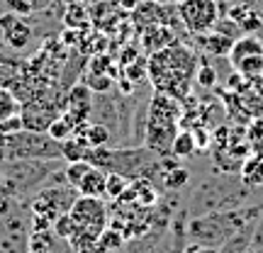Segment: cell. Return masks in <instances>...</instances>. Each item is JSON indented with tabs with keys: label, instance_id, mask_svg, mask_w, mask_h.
Instances as JSON below:
<instances>
[{
	"label": "cell",
	"instance_id": "obj_1",
	"mask_svg": "<svg viewBox=\"0 0 263 253\" xmlns=\"http://www.w3.org/2000/svg\"><path fill=\"white\" fill-rule=\"evenodd\" d=\"M151 85L156 88V93H166L176 100L188 98L190 85L195 81L197 73V59L193 51L183 44H173L168 49H161L156 54H151L146 64Z\"/></svg>",
	"mask_w": 263,
	"mask_h": 253
},
{
	"label": "cell",
	"instance_id": "obj_2",
	"mask_svg": "<svg viewBox=\"0 0 263 253\" xmlns=\"http://www.w3.org/2000/svg\"><path fill=\"white\" fill-rule=\"evenodd\" d=\"M68 215L73 222V229L66 239L71 244V248L76 253H98L95 244H98L100 234L107 229V222H110L105 200L78 195L71 209H68Z\"/></svg>",
	"mask_w": 263,
	"mask_h": 253
},
{
	"label": "cell",
	"instance_id": "obj_3",
	"mask_svg": "<svg viewBox=\"0 0 263 253\" xmlns=\"http://www.w3.org/2000/svg\"><path fill=\"white\" fill-rule=\"evenodd\" d=\"M251 212H215V215H195V219L190 222L188 234L197 246L205 248H217L222 246L232 234H236L239 229H244L249 224Z\"/></svg>",
	"mask_w": 263,
	"mask_h": 253
},
{
	"label": "cell",
	"instance_id": "obj_4",
	"mask_svg": "<svg viewBox=\"0 0 263 253\" xmlns=\"http://www.w3.org/2000/svg\"><path fill=\"white\" fill-rule=\"evenodd\" d=\"M154 151L149 146H137V149H117L110 151L107 146L100 149H90L88 151V159L93 166L107 170V173H122L124 178H141L146 168L154 163Z\"/></svg>",
	"mask_w": 263,
	"mask_h": 253
},
{
	"label": "cell",
	"instance_id": "obj_5",
	"mask_svg": "<svg viewBox=\"0 0 263 253\" xmlns=\"http://www.w3.org/2000/svg\"><path fill=\"white\" fill-rule=\"evenodd\" d=\"M64 159L61 144L49 131L17 129L5 137V161H59Z\"/></svg>",
	"mask_w": 263,
	"mask_h": 253
},
{
	"label": "cell",
	"instance_id": "obj_6",
	"mask_svg": "<svg viewBox=\"0 0 263 253\" xmlns=\"http://www.w3.org/2000/svg\"><path fill=\"white\" fill-rule=\"evenodd\" d=\"M178 17L190 34H205L217 25L219 10L215 0H180Z\"/></svg>",
	"mask_w": 263,
	"mask_h": 253
},
{
	"label": "cell",
	"instance_id": "obj_7",
	"mask_svg": "<svg viewBox=\"0 0 263 253\" xmlns=\"http://www.w3.org/2000/svg\"><path fill=\"white\" fill-rule=\"evenodd\" d=\"M76 192L78 190L71 188L68 183H66V188H47L42 190L37 197H34V202H32V209H34V217L39 219H47L49 224H54V219L59 215H64L71 209V205L76 202Z\"/></svg>",
	"mask_w": 263,
	"mask_h": 253
},
{
	"label": "cell",
	"instance_id": "obj_8",
	"mask_svg": "<svg viewBox=\"0 0 263 253\" xmlns=\"http://www.w3.org/2000/svg\"><path fill=\"white\" fill-rule=\"evenodd\" d=\"M180 117H183L180 100H176V98H171L166 93H156L149 103L146 127H178Z\"/></svg>",
	"mask_w": 263,
	"mask_h": 253
},
{
	"label": "cell",
	"instance_id": "obj_9",
	"mask_svg": "<svg viewBox=\"0 0 263 253\" xmlns=\"http://www.w3.org/2000/svg\"><path fill=\"white\" fill-rule=\"evenodd\" d=\"M57 117H59L57 107L39 100V98H34L29 105H22V112H20L22 129H32V131H47Z\"/></svg>",
	"mask_w": 263,
	"mask_h": 253
},
{
	"label": "cell",
	"instance_id": "obj_10",
	"mask_svg": "<svg viewBox=\"0 0 263 253\" xmlns=\"http://www.w3.org/2000/svg\"><path fill=\"white\" fill-rule=\"evenodd\" d=\"M0 32L12 49H25L32 39V25L25 20V15L17 12H8L0 17Z\"/></svg>",
	"mask_w": 263,
	"mask_h": 253
},
{
	"label": "cell",
	"instance_id": "obj_11",
	"mask_svg": "<svg viewBox=\"0 0 263 253\" xmlns=\"http://www.w3.org/2000/svg\"><path fill=\"white\" fill-rule=\"evenodd\" d=\"M173 44H178V39H176V32L168 25H149L141 32V47L146 54H156V51L168 49Z\"/></svg>",
	"mask_w": 263,
	"mask_h": 253
},
{
	"label": "cell",
	"instance_id": "obj_12",
	"mask_svg": "<svg viewBox=\"0 0 263 253\" xmlns=\"http://www.w3.org/2000/svg\"><path fill=\"white\" fill-rule=\"evenodd\" d=\"M78 192L85 197H98V200H107V170L93 168L88 170L81 180V185H78Z\"/></svg>",
	"mask_w": 263,
	"mask_h": 253
},
{
	"label": "cell",
	"instance_id": "obj_13",
	"mask_svg": "<svg viewBox=\"0 0 263 253\" xmlns=\"http://www.w3.org/2000/svg\"><path fill=\"white\" fill-rule=\"evenodd\" d=\"M241 183L246 188H261L263 185V153H249L241 161V168H239Z\"/></svg>",
	"mask_w": 263,
	"mask_h": 253
},
{
	"label": "cell",
	"instance_id": "obj_14",
	"mask_svg": "<svg viewBox=\"0 0 263 253\" xmlns=\"http://www.w3.org/2000/svg\"><path fill=\"white\" fill-rule=\"evenodd\" d=\"M256 54H263V42L256 34H244V37L234 39V44L229 49V61H232V66H236L239 61L256 56Z\"/></svg>",
	"mask_w": 263,
	"mask_h": 253
},
{
	"label": "cell",
	"instance_id": "obj_15",
	"mask_svg": "<svg viewBox=\"0 0 263 253\" xmlns=\"http://www.w3.org/2000/svg\"><path fill=\"white\" fill-rule=\"evenodd\" d=\"M197 44L205 49V54H210V56H229V49L234 44V39L222 34V32H205V34H197Z\"/></svg>",
	"mask_w": 263,
	"mask_h": 253
},
{
	"label": "cell",
	"instance_id": "obj_16",
	"mask_svg": "<svg viewBox=\"0 0 263 253\" xmlns=\"http://www.w3.org/2000/svg\"><path fill=\"white\" fill-rule=\"evenodd\" d=\"M20 112H22V100L10 88L0 85V124L20 117Z\"/></svg>",
	"mask_w": 263,
	"mask_h": 253
},
{
	"label": "cell",
	"instance_id": "obj_17",
	"mask_svg": "<svg viewBox=\"0 0 263 253\" xmlns=\"http://www.w3.org/2000/svg\"><path fill=\"white\" fill-rule=\"evenodd\" d=\"M195 151H200L197 149V141H195V134L193 131H188V129H183V131H178L176 134V139H173V146H171V153L176 156V159H190Z\"/></svg>",
	"mask_w": 263,
	"mask_h": 253
},
{
	"label": "cell",
	"instance_id": "obj_18",
	"mask_svg": "<svg viewBox=\"0 0 263 253\" xmlns=\"http://www.w3.org/2000/svg\"><path fill=\"white\" fill-rule=\"evenodd\" d=\"M85 141H88V146L90 149H100V146H107L110 144V129L105 127L103 122H88V127L83 129V134H81Z\"/></svg>",
	"mask_w": 263,
	"mask_h": 253
},
{
	"label": "cell",
	"instance_id": "obj_19",
	"mask_svg": "<svg viewBox=\"0 0 263 253\" xmlns=\"http://www.w3.org/2000/svg\"><path fill=\"white\" fill-rule=\"evenodd\" d=\"M234 71L244 78L246 83H249V81L256 83L263 75V54H256V56H249V59H244V61H239V64L234 66Z\"/></svg>",
	"mask_w": 263,
	"mask_h": 253
},
{
	"label": "cell",
	"instance_id": "obj_20",
	"mask_svg": "<svg viewBox=\"0 0 263 253\" xmlns=\"http://www.w3.org/2000/svg\"><path fill=\"white\" fill-rule=\"evenodd\" d=\"M88 141L83 137H71V139L61 141V153H64V159L71 163V161H85L88 159Z\"/></svg>",
	"mask_w": 263,
	"mask_h": 253
},
{
	"label": "cell",
	"instance_id": "obj_21",
	"mask_svg": "<svg viewBox=\"0 0 263 253\" xmlns=\"http://www.w3.org/2000/svg\"><path fill=\"white\" fill-rule=\"evenodd\" d=\"M122 246H124V234L120 229L110 226V229H105L103 234H100L98 244H95V251L98 253H112V251H120Z\"/></svg>",
	"mask_w": 263,
	"mask_h": 253
},
{
	"label": "cell",
	"instance_id": "obj_22",
	"mask_svg": "<svg viewBox=\"0 0 263 253\" xmlns=\"http://www.w3.org/2000/svg\"><path fill=\"white\" fill-rule=\"evenodd\" d=\"M66 25L73 29H85L88 27V20H90V15H88V10L83 8V3L81 0H73L71 5H68V10H66Z\"/></svg>",
	"mask_w": 263,
	"mask_h": 253
},
{
	"label": "cell",
	"instance_id": "obj_23",
	"mask_svg": "<svg viewBox=\"0 0 263 253\" xmlns=\"http://www.w3.org/2000/svg\"><path fill=\"white\" fill-rule=\"evenodd\" d=\"M90 168H93V163H90V161H71V163L66 166V170H64L66 183H68L71 188L78 190V185H81L83 176H85V173H88Z\"/></svg>",
	"mask_w": 263,
	"mask_h": 253
},
{
	"label": "cell",
	"instance_id": "obj_24",
	"mask_svg": "<svg viewBox=\"0 0 263 253\" xmlns=\"http://www.w3.org/2000/svg\"><path fill=\"white\" fill-rule=\"evenodd\" d=\"M246 144H249V149L254 151V153H263V120L261 117H256L251 122L246 124Z\"/></svg>",
	"mask_w": 263,
	"mask_h": 253
},
{
	"label": "cell",
	"instance_id": "obj_25",
	"mask_svg": "<svg viewBox=\"0 0 263 253\" xmlns=\"http://www.w3.org/2000/svg\"><path fill=\"white\" fill-rule=\"evenodd\" d=\"M47 131H49V137H51V139H57L59 144H61V141H66V139H71V137H76L73 124L68 122L64 114H59L57 120L51 122V127H49Z\"/></svg>",
	"mask_w": 263,
	"mask_h": 253
},
{
	"label": "cell",
	"instance_id": "obj_26",
	"mask_svg": "<svg viewBox=\"0 0 263 253\" xmlns=\"http://www.w3.org/2000/svg\"><path fill=\"white\" fill-rule=\"evenodd\" d=\"M127 188H129V178H124L122 173H107V200L117 202Z\"/></svg>",
	"mask_w": 263,
	"mask_h": 253
},
{
	"label": "cell",
	"instance_id": "obj_27",
	"mask_svg": "<svg viewBox=\"0 0 263 253\" xmlns=\"http://www.w3.org/2000/svg\"><path fill=\"white\" fill-rule=\"evenodd\" d=\"M190 183V173L185 168H171L163 176V185L171 190H183Z\"/></svg>",
	"mask_w": 263,
	"mask_h": 253
},
{
	"label": "cell",
	"instance_id": "obj_28",
	"mask_svg": "<svg viewBox=\"0 0 263 253\" xmlns=\"http://www.w3.org/2000/svg\"><path fill=\"white\" fill-rule=\"evenodd\" d=\"M8 3V8L12 10V12H17V15H32L34 10H39V8H44L49 0H5Z\"/></svg>",
	"mask_w": 263,
	"mask_h": 253
},
{
	"label": "cell",
	"instance_id": "obj_29",
	"mask_svg": "<svg viewBox=\"0 0 263 253\" xmlns=\"http://www.w3.org/2000/svg\"><path fill=\"white\" fill-rule=\"evenodd\" d=\"M85 85H88L93 93H107L110 85H112V78L105 75V73H90L88 75V81H85Z\"/></svg>",
	"mask_w": 263,
	"mask_h": 253
},
{
	"label": "cell",
	"instance_id": "obj_30",
	"mask_svg": "<svg viewBox=\"0 0 263 253\" xmlns=\"http://www.w3.org/2000/svg\"><path fill=\"white\" fill-rule=\"evenodd\" d=\"M195 78H197V83L205 85V88H212V85H215V71L207 68V66H197Z\"/></svg>",
	"mask_w": 263,
	"mask_h": 253
},
{
	"label": "cell",
	"instance_id": "obj_31",
	"mask_svg": "<svg viewBox=\"0 0 263 253\" xmlns=\"http://www.w3.org/2000/svg\"><path fill=\"white\" fill-rule=\"evenodd\" d=\"M251 246L263 248V215H258V219H256L254 234H251Z\"/></svg>",
	"mask_w": 263,
	"mask_h": 253
},
{
	"label": "cell",
	"instance_id": "obj_32",
	"mask_svg": "<svg viewBox=\"0 0 263 253\" xmlns=\"http://www.w3.org/2000/svg\"><path fill=\"white\" fill-rule=\"evenodd\" d=\"M239 25H241L244 29H251V32L261 27V22H258V17H256V15H246L244 20H239Z\"/></svg>",
	"mask_w": 263,
	"mask_h": 253
},
{
	"label": "cell",
	"instance_id": "obj_33",
	"mask_svg": "<svg viewBox=\"0 0 263 253\" xmlns=\"http://www.w3.org/2000/svg\"><path fill=\"white\" fill-rule=\"evenodd\" d=\"M117 5H120V10H127V12H132V10L139 5V0H117Z\"/></svg>",
	"mask_w": 263,
	"mask_h": 253
},
{
	"label": "cell",
	"instance_id": "obj_34",
	"mask_svg": "<svg viewBox=\"0 0 263 253\" xmlns=\"http://www.w3.org/2000/svg\"><path fill=\"white\" fill-rule=\"evenodd\" d=\"M256 90H258V95H261V98H263V75H261V78H258V81H256Z\"/></svg>",
	"mask_w": 263,
	"mask_h": 253
},
{
	"label": "cell",
	"instance_id": "obj_35",
	"mask_svg": "<svg viewBox=\"0 0 263 253\" xmlns=\"http://www.w3.org/2000/svg\"><path fill=\"white\" fill-rule=\"evenodd\" d=\"M246 253H263V248H256V246H251V248H249Z\"/></svg>",
	"mask_w": 263,
	"mask_h": 253
},
{
	"label": "cell",
	"instance_id": "obj_36",
	"mask_svg": "<svg viewBox=\"0 0 263 253\" xmlns=\"http://www.w3.org/2000/svg\"><path fill=\"white\" fill-rule=\"evenodd\" d=\"M197 248H200V246H195V248H185L183 253H197Z\"/></svg>",
	"mask_w": 263,
	"mask_h": 253
},
{
	"label": "cell",
	"instance_id": "obj_37",
	"mask_svg": "<svg viewBox=\"0 0 263 253\" xmlns=\"http://www.w3.org/2000/svg\"><path fill=\"white\" fill-rule=\"evenodd\" d=\"M159 3H180V0H159Z\"/></svg>",
	"mask_w": 263,
	"mask_h": 253
},
{
	"label": "cell",
	"instance_id": "obj_38",
	"mask_svg": "<svg viewBox=\"0 0 263 253\" xmlns=\"http://www.w3.org/2000/svg\"><path fill=\"white\" fill-rule=\"evenodd\" d=\"M0 180H3V168H0Z\"/></svg>",
	"mask_w": 263,
	"mask_h": 253
},
{
	"label": "cell",
	"instance_id": "obj_39",
	"mask_svg": "<svg viewBox=\"0 0 263 253\" xmlns=\"http://www.w3.org/2000/svg\"><path fill=\"white\" fill-rule=\"evenodd\" d=\"M261 120H263V117H261Z\"/></svg>",
	"mask_w": 263,
	"mask_h": 253
}]
</instances>
